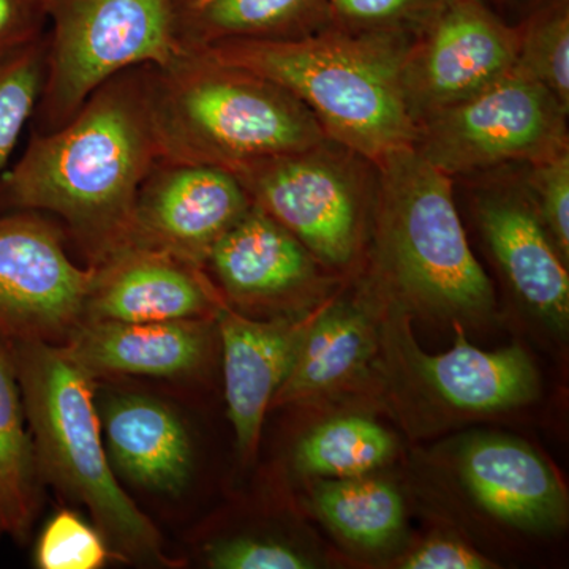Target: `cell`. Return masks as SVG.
Listing matches in <instances>:
<instances>
[{
	"mask_svg": "<svg viewBox=\"0 0 569 569\" xmlns=\"http://www.w3.org/2000/svg\"><path fill=\"white\" fill-rule=\"evenodd\" d=\"M377 164L372 263L378 282L406 305L445 318L475 320L496 302L456 206L451 176L413 148Z\"/></svg>",
	"mask_w": 569,
	"mask_h": 569,
	"instance_id": "obj_4",
	"label": "cell"
},
{
	"mask_svg": "<svg viewBox=\"0 0 569 569\" xmlns=\"http://www.w3.org/2000/svg\"><path fill=\"white\" fill-rule=\"evenodd\" d=\"M186 51L238 40L299 39L329 28L326 0H173Z\"/></svg>",
	"mask_w": 569,
	"mask_h": 569,
	"instance_id": "obj_20",
	"label": "cell"
},
{
	"mask_svg": "<svg viewBox=\"0 0 569 569\" xmlns=\"http://www.w3.org/2000/svg\"><path fill=\"white\" fill-rule=\"evenodd\" d=\"M451 0H326L329 26L410 47Z\"/></svg>",
	"mask_w": 569,
	"mask_h": 569,
	"instance_id": "obj_26",
	"label": "cell"
},
{
	"mask_svg": "<svg viewBox=\"0 0 569 569\" xmlns=\"http://www.w3.org/2000/svg\"><path fill=\"white\" fill-rule=\"evenodd\" d=\"M47 77L43 39L0 62V174L7 170L26 126L36 116Z\"/></svg>",
	"mask_w": 569,
	"mask_h": 569,
	"instance_id": "obj_27",
	"label": "cell"
},
{
	"mask_svg": "<svg viewBox=\"0 0 569 569\" xmlns=\"http://www.w3.org/2000/svg\"><path fill=\"white\" fill-rule=\"evenodd\" d=\"M224 396L242 458L257 451L266 411L290 372L307 321H254L220 306Z\"/></svg>",
	"mask_w": 569,
	"mask_h": 569,
	"instance_id": "obj_14",
	"label": "cell"
},
{
	"mask_svg": "<svg viewBox=\"0 0 569 569\" xmlns=\"http://www.w3.org/2000/svg\"><path fill=\"white\" fill-rule=\"evenodd\" d=\"M407 50L329 26L299 39L227 41L198 51L282 86L316 116L326 138L378 163L417 138L402 86Z\"/></svg>",
	"mask_w": 569,
	"mask_h": 569,
	"instance_id": "obj_2",
	"label": "cell"
},
{
	"mask_svg": "<svg viewBox=\"0 0 569 569\" xmlns=\"http://www.w3.org/2000/svg\"><path fill=\"white\" fill-rule=\"evenodd\" d=\"M313 505L340 537L361 548H381L403 527V501L388 482L366 477L329 479L318 485Z\"/></svg>",
	"mask_w": 569,
	"mask_h": 569,
	"instance_id": "obj_23",
	"label": "cell"
},
{
	"mask_svg": "<svg viewBox=\"0 0 569 569\" xmlns=\"http://www.w3.org/2000/svg\"><path fill=\"white\" fill-rule=\"evenodd\" d=\"M568 114L548 88L515 67L475 96L419 119L413 148L451 178L541 163L569 153Z\"/></svg>",
	"mask_w": 569,
	"mask_h": 569,
	"instance_id": "obj_8",
	"label": "cell"
},
{
	"mask_svg": "<svg viewBox=\"0 0 569 569\" xmlns=\"http://www.w3.org/2000/svg\"><path fill=\"white\" fill-rule=\"evenodd\" d=\"M395 441L378 422L362 417L331 419L318 426L296 449V467L312 477H366L387 463Z\"/></svg>",
	"mask_w": 569,
	"mask_h": 569,
	"instance_id": "obj_24",
	"label": "cell"
},
{
	"mask_svg": "<svg viewBox=\"0 0 569 569\" xmlns=\"http://www.w3.org/2000/svg\"><path fill=\"white\" fill-rule=\"evenodd\" d=\"M206 266L228 298L254 305L298 293L317 277L316 258L254 203L213 244Z\"/></svg>",
	"mask_w": 569,
	"mask_h": 569,
	"instance_id": "obj_17",
	"label": "cell"
},
{
	"mask_svg": "<svg viewBox=\"0 0 569 569\" xmlns=\"http://www.w3.org/2000/svg\"><path fill=\"white\" fill-rule=\"evenodd\" d=\"M151 70L121 71L62 127L33 133L0 174V212L54 213L93 266L123 249L142 182L160 162Z\"/></svg>",
	"mask_w": 569,
	"mask_h": 569,
	"instance_id": "obj_1",
	"label": "cell"
},
{
	"mask_svg": "<svg viewBox=\"0 0 569 569\" xmlns=\"http://www.w3.org/2000/svg\"><path fill=\"white\" fill-rule=\"evenodd\" d=\"M518 29L516 69L541 82L569 110V0H542Z\"/></svg>",
	"mask_w": 569,
	"mask_h": 569,
	"instance_id": "obj_25",
	"label": "cell"
},
{
	"mask_svg": "<svg viewBox=\"0 0 569 569\" xmlns=\"http://www.w3.org/2000/svg\"><path fill=\"white\" fill-rule=\"evenodd\" d=\"M206 323L82 320L59 347L93 378H182L204 365L211 340Z\"/></svg>",
	"mask_w": 569,
	"mask_h": 569,
	"instance_id": "obj_15",
	"label": "cell"
},
{
	"mask_svg": "<svg viewBox=\"0 0 569 569\" xmlns=\"http://www.w3.org/2000/svg\"><path fill=\"white\" fill-rule=\"evenodd\" d=\"M527 183L553 244L569 260V153L535 164H523Z\"/></svg>",
	"mask_w": 569,
	"mask_h": 569,
	"instance_id": "obj_29",
	"label": "cell"
},
{
	"mask_svg": "<svg viewBox=\"0 0 569 569\" xmlns=\"http://www.w3.org/2000/svg\"><path fill=\"white\" fill-rule=\"evenodd\" d=\"M112 556L102 531L71 509H61L48 520L33 550L40 569H100Z\"/></svg>",
	"mask_w": 569,
	"mask_h": 569,
	"instance_id": "obj_28",
	"label": "cell"
},
{
	"mask_svg": "<svg viewBox=\"0 0 569 569\" xmlns=\"http://www.w3.org/2000/svg\"><path fill=\"white\" fill-rule=\"evenodd\" d=\"M40 477L13 351L0 339V538H28L39 509Z\"/></svg>",
	"mask_w": 569,
	"mask_h": 569,
	"instance_id": "obj_22",
	"label": "cell"
},
{
	"mask_svg": "<svg viewBox=\"0 0 569 569\" xmlns=\"http://www.w3.org/2000/svg\"><path fill=\"white\" fill-rule=\"evenodd\" d=\"M222 305L201 266L129 246L96 264L82 320H208Z\"/></svg>",
	"mask_w": 569,
	"mask_h": 569,
	"instance_id": "obj_13",
	"label": "cell"
},
{
	"mask_svg": "<svg viewBox=\"0 0 569 569\" xmlns=\"http://www.w3.org/2000/svg\"><path fill=\"white\" fill-rule=\"evenodd\" d=\"M312 320L299 340L293 365L272 406L302 402L335 391L358 376L369 359L372 335L358 309L337 305Z\"/></svg>",
	"mask_w": 569,
	"mask_h": 569,
	"instance_id": "obj_21",
	"label": "cell"
},
{
	"mask_svg": "<svg viewBox=\"0 0 569 569\" xmlns=\"http://www.w3.org/2000/svg\"><path fill=\"white\" fill-rule=\"evenodd\" d=\"M96 266L81 268L41 212H0V339L62 346L81 323Z\"/></svg>",
	"mask_w": 569,
	"mask_h": 569,
	"instance_id": "obj_9",
	"label": "cell"
},
{
	"mask_svg": "<svg viewBox=\"0 0 569 569\" xmlns=\"http://www.w3.org/2000/svg\"><path fill=\"white\" fill-rule=\"evenodd\" d=\"M460 467L478 503L509 526L550 531L567 522V493L559 477L527 445L500 436L475 438L463 449Z\"/></svg>",
	"mask_w": 569,
	"mask_h": 569,
	"instance_id": "obj_16",
	"label": "cell"
},
{
	"mask_svg": "<svg viewBox=\"0 0 569 569\" xmlns=\"http://www.w3.org/2000/svg\"><path fill=\"white\" fill-rule=\"evenodd\" d=\"M151 110L160 162L233 171L326 140L316 116L293 93L203 51L152 67Z\"/></svg>",
	"mask_w": 569,
	"mask_h": 569,
	"instance_id": "obj_3",
	"label": "cell"
},
{
	"mask_svg": "<svg viewBox=\"0 0 569 569\" xmlns=\"http://www.w3.org/2000/svg\"><path fill=\"white\" fill-rule=\"evenodd\" d=\"M254 204L287 228L317 261L347 268L372 224L377 164L329 140L231 171Z\"/></svg>",
	"mask_w": 569,
	"mask_h": 569,
	"instance_id": "obj_7",
	"label": "cell"
},
{
	"mask_svg": "<svg viewBox=\"0 0 569 569\" xmlns=\"http://www.w3.org/2000/svg\"><path fill=\"white\" fill-rule=\"evenodd\" d=\"M40 475L91 512L123 560L170 565L162 537L116 478L93 377L59 346L10 343Z\"/></svg>",
	"mask_w": 569,
	"mask_h": 569,
	"instance_id": "obj_5",
	"label": "cell"
},
{
	"mask_svg": "<svg viewBox=\"0 0 569 569\" xmlns=\"http://www.w3.org/2000/svg\"><path fill=\"white\" fill-rule=\"evenodd\" d=\"M47 77L37 132L70 121L93 91L134 67L170 66L187 52L173 0H47Z\"/></svg>",
	"mask_w": 569,
	"mask_h": 569,
	"instance_id": "obj_6",
	"label": "cell"
},
{
	"mask_svg": "<svg viewBox=\"0 0 569 569\" xmlns=\"http://www.w3.org/2000/svg\"><path fill=\"white\" fill-rule=\"evenodd\" d=\"M47 0H0V62L44 37Z\"/></svg>",
	"mask_w": 569,
	"mask_h": 569,
	"instance_id": "obj_31",
	"label": "cell"
},
{
	"mask_svg": "<svg viewBox=\"0 0 569 569\" xmlns=\"http://www.w3.org/2000/svg\"><path fill=\"white\" fill-rule=\"evenodd\" d=\"M252 204L224 168L159 162L138 193L126 247L159 250L204 268L213 244Z\"/></svg>",
	"mask_w": 569,
	"mask_h": 569,
	"instance_id": "obj_11",
	"label": "cell"
},
{
	"mask_svg": "<svg viewBox=\"0 0 569 569\" xmlns=\"http://www.w3.org/2000/svg\"><path fill=\"white\" fill-rule=\"evenodd\" d=\"M208 563L217 569H307L312 561L301 552L268 538L223 539L208 549Z\"/></svg>",
	"mask_w": 569,
	"mask_h": 569,
	"instance_id": "obj_30",
	"label": "cell"
},
{
	"mask_svg": "<svg viewBox=\"0 0 569 569\" xmlns=\"http://www.w3.org/2000/svg\"><path fill=\"white\" fill-rule=\"evenodd\" d=\"M518 52V24L489 0H451L403 58V92L417 122L503 78Z\"/></svg>",
	"mask_w": 569,
	"mask_h": 569,
	"instance_id": "obj_10",
	"label": "cell"
},
{
	"mask_svg": "<svg viewBox=\"0 0 569 569\" xmlns=\"http://www.w3.org/2000/svg\"><path fill=\"white\" fill-rule=\"evenodd\" d=\"M417 366L438 395L462 410H508L538 396V372L522 348L482 351L468 343L460 328L447 353L430 356L417 350Z\"/></svg>",
	"mask_w": 569,
	"mask_h": 569,
	"instance_id": "obj_19",
	"label": "cell"
},
{
	"mask_svg": "<svg viewBox=\"0 0 569 569\" xmlns=\"http://www.w3.org/2000/svg\"><path fill=\"white\" fill-rule=\"evenodd\" d=\"M489 2L492 3L497 10H500V7H503V9L519 11V13H522L523 18L527 13H530L535 7L539 6L542 0H489ZM522 18H520V20H522Z\"/></svg>",
	"mask_w": 569,
	"mask_h": 569,
	"instance_id": "obj_33",
	"label": "cell"
},
{
	"mask_svg": "<svg viewBox=\"0 0 569 569\" xmlns=\"http://www.w3.org/2000/svg\"><path fill=\"white\" fill-rule=\"evenodd\" d=\"M477 176L475 212L509 284L542 320L567 328V263L542 223L526 173L501 167Z\"/></svg>",
	"mask_w": 569,
	"mask_h": 569,
	"instance_id": "obj_12",
	"label": "cell"
},
{
	"mask_svg": "<svg viewBox=\"0 0 569 569\" xmlns=\"http://www.w3.org/2000/svg\"><path fill=\"white\" fill-rule=\"evenodd\" d=\"M489 560L479 556L473 549L452 539H430L421 548L415 550L402 568L406 569H486Z\"/></svg>",
	"mask_w": 569,
	"mask_h": 569,
	"instance_id": "obj_32",
	"label": "cell"
},
{
	"mask_svg": "<svg viewBox=\"0 0 569 569\" xmlns=\"http://www.w3.org/2000/svg\"><path fill=\"white\" fill-rule=\"evenodd\" d=\"M100 413L114 471L141 489L181 493L193 467L192 443L173 408L141 395L114 396Z\"/></svg>",
	"mask_w": 569,
	"mask_h": 569,
	"instance_id": "obj_18",
	"label": "cell"
}]
</instances>
